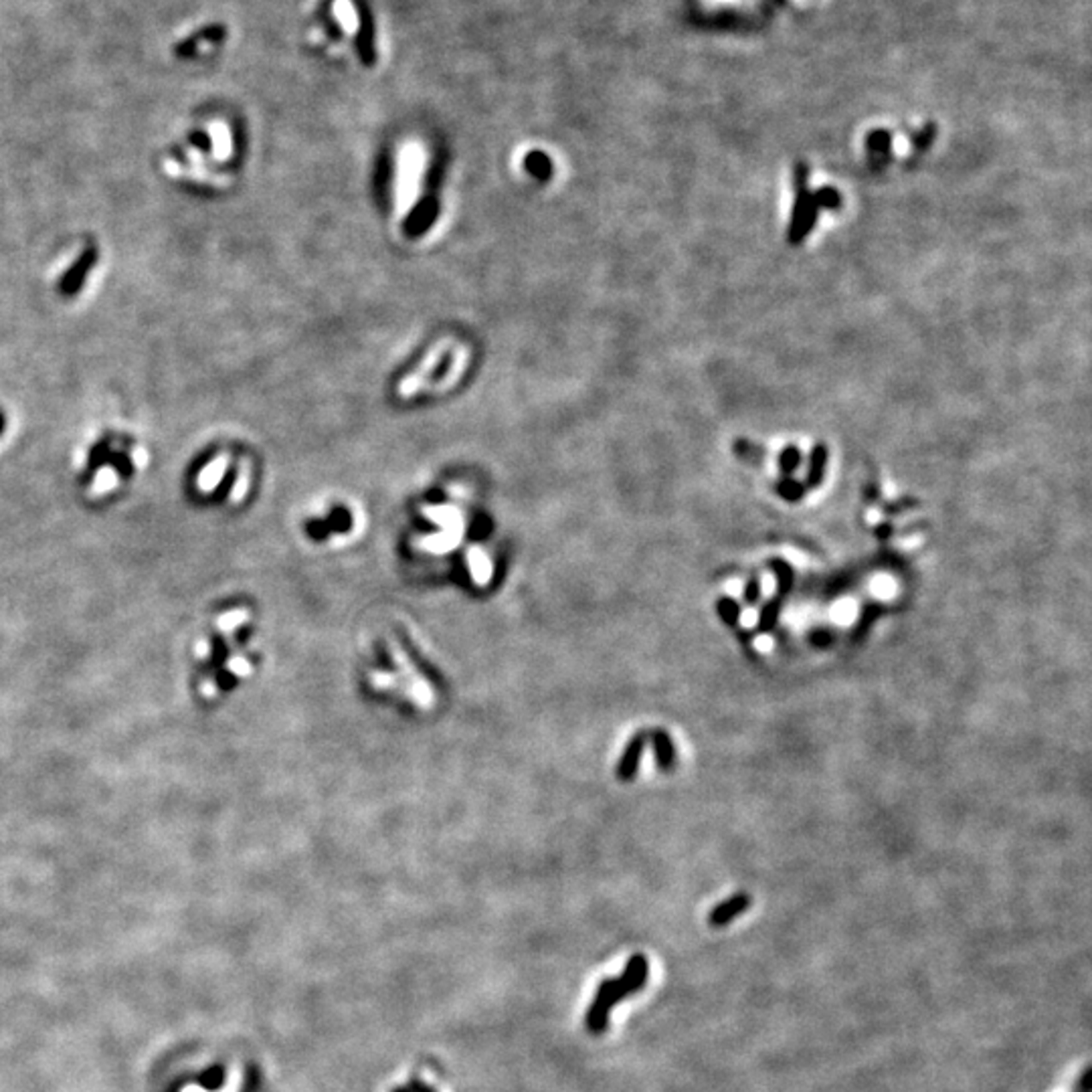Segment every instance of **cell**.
I'll list each match as a JSON object with an SVG mask.
<instances>
[{
	"label": "cell",
	"mask_w": 1092,
	"mask_h": 1092,
	"mask_svg": "<svg viewBox=\"0 0 1092 1092\" xmlns=\"http://www.w3.org/2000/svg\"><path fill=\"white\" fill-rule=\"evenodd\" d=\"M799 466V454L795 449H787L783 456H781V469L785 474H791L793 469Z\"/></svg>",
	"instance_id": "obj_21"
},
{
	"label": "cell",
	"mask_w": 1092,
	"mask_h": 1092,
	"mask_svg": "<svg viewBox=\"0 0 1092 1092\" xmlns=\"http://www.w3.org/2000/svg\"><path fill=\"white\" fill-rule=\"evenodd\" d=\"M803 492H805V488H803L799 482H795V480H785L783 484H779V494L787 502L801 500Z\"/></svg>",
	"instance_id": "obj_18"
},
{
	"label": "cell",
	"mask_w": 1092,
	"mask_h": 1092,
	"mask_svg": "<svg viewBox=\"0 0 1092 1092\" xmlns=\"http://www.w3.org/2000/svg\"><path fill=\"white\" fill-rule=\"evenodd\" d=\"M648 975V959L643 955H633L625 967L624 975H619L618 979H609V981L605 979L597 989V998L589 1007V1014H587V1028H589V1032L601 1034L609 1022L611 1007L619 1004L621 999H625L627 995L646 987Z\"/></svg>",
	"instance_id": "obj_1"
},
{
	"label": "cell",
	"mask_w": 1092,
	"mask_h": 1092,
	"mask_svg": "<svg viewBox=\"0 0 1092 1092\" xmlns=\"http://www.w3.org/2000/svg\"><path fill=\"white\" fill-rule=\"evenodd\" d=\"M824 468H825V451L819 447V449H816V454H813V462L811 466H809V474H807V484L811 486V488H817V486L822 484Z\"/></svg>",
	"instance_id": "obj_15"
},
{
	"label": "cell",
	"mask_w": 1092,
	"mask_h": 1092,
	"mask_svg": "<svg viewBox=\"0 0 1092 1092\" xmlns=\"http://www.w3.org/2000/svg\"><path fill=\"white\" fill-rule=\"evenodd\" d=\"M469 564H472V570H474L475 579H478L480 582L488 581L490 563H488V558H486V554L482 551H475V548H474V551L469 552Z\"/></svg>",
	"instance_id": "obj_16"
},
{
	"label": "cell",
	"mask_w": 1092,
	"mask_h": 1092,
	"mask_svg": "<svg viewBox=\"0 0 1092 1092\" xmlns=\"http://www.w3.org/2000/svg\"><path fill=\"white\" fill-rule=\"evenodd\" d=\"M427 516H431L435 522L447 526L449 530H454L456 524L460 522V514L451 510V508H431V510H427Z\"/></svg>",
	"instance_id": "obj_17"
},
{
	"label": "cell",
	"mask_w": 1092,
	"mask_h": 1092,
	"mask_svg": "<svg viewBox=\"0 0 1092 1092\" xmlns=\"http://www.w3.org/2000/svg\"><path fill=\"white\" fill-rule=\"evenodd\" d=\"M332 15L334 19L338 21V25L342 27V31L347 33L348 37H354L356 33L360 29V19L359 13H356V7L353 0H334L332 3Z\"/></svg>",
	"instance_id": "obj_8"
},
{
	"label": "cell",
	"mask_w": 1092,
	"mask_h": 1092,
	"mask_svg": "<svg viewBox=\"0 0 1092 1092\" xmlns=\"http://www.w3.org/2000/svg\"><path fill=\"white\" fill-rule=\"evenodd\" d=\"M98 247L95 245H87L79 253V257L73 262L63 275L59 280V293L65 298L75 296V293L81 292V287L86 286L87 275L92 274V269L98 263Z\"/></svg>",
	"instance_id": "obj_3"
},
{
	"label": "cell",
	"mask_w": 1092,
	"mask_h": 1092,
	"mask_svg": "<svg viewBox=\"0 0 1092 1092\" xmlns=\"http://www.w3.org/2000/svg\"><path fill=\"white\" fill-rule=\"evenodd\" d=\"M425 160V148L419 142H407L399 152L397 186H395V217L399 220H403L413 211L419 199Z\"/></svg>",
	"instance_id": "obj_2"
},
{
	"label": "cell",
	"mask_w": 1092,
	"mask_h": 1092,
	"mask_svg": "<svg viewBox=\"0 0 1092 1092\" xmlns=\"http://www.w3.org/2000/svg\"><path fill=\"white\" fill-rule=\"evenodd\" d=\"M229 667H231V670H235L233 674H239V676L249 674V664H247L245 660H241V658H237L235 661H231Z\"/></svg>",
	"instance_id": "obj_23"
},
{
	"label": "cell",
	"mask_w": 1092,
	"mask_h": 1092,
	"mask_svg": "<svg viewBox=\"0 0 1092 1092\" xmlns=\"http://www.w3.org/2000/svg\"><path fill=\"white\" fill-rule=\"evenodd\" d=\"M716 613H718V618L722 619V624L727 625V627H731V630H737V627L740 625V615H743V611H740V605L734 601L733 597H721V599H718V601H716Z\"/></svg>",
	"instance_id": "obj_11"
},
{
	"label": "cell",
	"mask_w": 1092,
	"mask_h": 1092,
	"mask_svg": "<svg viewBox=\"0 0 1092 1092\" xmlns=\"http://www.w3.org/2000/svg\"><path fill=\"white\" fill-rule=\"evenodd\" d=\"M245 618H247L245 611H229V613H225L223 618L219 619V627L220 630H233V627L239 625Z\"/></svg>",
	"instance_id": "obj_20"
},
{
	"label": "cell",
	"mask_w": 1092,
	"mask_h": 1092,
	"mask_svg": "<svg viewBox=\"0 0 1092 1092\" xmlns=\"http://www.w3.org/2000/svg\"><path fill=\"white\" fill-rule=\"evenodd\" d=\"M751 904H752V898L746 892L733 894V896H728L727 901L718 902L716 907L710 910L709 925L715 926V929L731 925L734 919H739L740 914H745L746 910L751 908Z\"/></svg>",
	"instance_id": "obj_5"
},
{
	"label": "cell",
	"mask_w": 1092,
	"mask_h": 1092,
	"mask_svg": "<svg viewBox=\"0 0 1092 1092\" xmlns=\"http://www.w3.org/2000/svg\"><path fill=\"white\" fill-rule=\"evenodd\" d=\"M190 144H192V146H196V148H199V150H205V152L211 150V140H208V136H207V134L195 132V134L190 136Z\"/></svg>",
	"instance_id": "obj_22"
},
{
	"label": "cell",
	"mask_w": 1092,
	"mask_h": 1092,
	"mask_svg": "<svg viewBox=\"0 0 1092 1092\" xmlns=\"http://www.w3.org/2000/svg\"><path fill=\"white\" fill-rule=\"evenodd\" d=\"M652 746H654L655 765H658L661 773H670L672 769L676 767V761H678L674 740H672V737L666 731L658 728V731L652 733Z\"/></svg>",
	"instance_id": "obj_7"
},
{
	"label": "cell",
	"mask_w": 1092,
	"mask_h": 1092,
	"mask_svg": "<svg viewBox=\"0 0 1092 1092\" xmlns=\"http://www.w3.org/2000/svg\"><path fill=\"white\" fill-rule=\"evenodd\" d=\"M466 365H468V350L463 348V347H460V348H457V353H456L454 366H451L449 372H447V377L443 378V383H441L437 389H439V390L449 389L451 384L460 381L462 375H463V371H466Z\"/></svg>",
	"instance_id": "obj_13"
},
{
	"label": "cell",
	"mask_w": 1092,
	"mask_h": 1092,
	"mask_svg": "<svg viewBox=\"0 0 1092 1092\" xmlns=\"http://www.w3.org/2000/svg\"><path fill=\"white\" fill-rule=\"evenodd\" d=\"M781 611H783V601H781V597L769 599V601L763 605L761 611H759L757 631H759V633H771L779 624Z\"/></svg>",
	"instance_id": "obj_10"
},
{
	"label": "cell",
	"mask_w": 1092,
	"mask_h": 1092,
	"mask_svg": "<svg viewBox=\"0 0 1092 1092\" xmlns=\"http://www.w3.org/2000/svg\"><path fill=\"white\" fill-rule=\"evenodd\" d=\"M107 454H110V443H107V441H98V443L94 445L92 454H89L87 468H86V472H83V484L92 482L94 475L98 474V469L106 466Z\"/></svg>",
	"instance_id": "obj_12"
},
{
	"label": "cell",
	"mask_w": 1092,
	"mask_h": 1092,
	"mask_svg": "<svg viewBox=\"0 0 1092 1092\" xmlns=\"http://www.w3.org/2000/svg\"><path fill=\"white\" fill-rule=\"evenodd\" d=\"M643 751H646V734L639 733L631 739V743L625 746L624 757L618 765V777L624 781H631L637 775L639 763H642Z\"/></svg>",
	"instance_id": "obj_6"
},
{
	"label": "cell",
	"mask_w": 1092,
	"mask_h": 1092,
	"mask_svg": "<svg viewBox=\"0 0 1092 1092\" xmlns=\"http://www.w3.org/2000/svg\"><path fill=\"white\" fill-rule=\"evenodd\" d=\"M106 466L114 468L120 478H130V475L134 474V463L132 460H130V456L124 454V451H110V454H107Z\"/></svg>",
	"instance_id": "obj_14"
},
{
	"label": "cell",
	"mask_w": 1092,
	"mask_h": 1092,
	"mask_svg": "<svg viewBox=\"0 0 1092 1092\" xmlns=\"http://www.w3.org/2000/svg\"><path fill=\"white\" fill-rule=\"evenodd\" d=\"M743 599H745L746 605H757V603L761 601V579L757 575L751 576V579L746 581L745 591H743Z\"/></svg>",
	"instance_id": "obj_19"
},
{
	"label": "cell",
	"mask_w": 1092,
	"mask_h": 1092,
	"mask_svg": "<svg viewBox=\"0 0 1092 1092\" xmlns=\"http://www.w3.org/2000/svg\"><path fill=\"white\" fill-rule=\"evenodd\" d=\"M4 429H7V417H4V413L0 411V435L4 433Z\"/></svg>",
	"instance_id": "obj_24"
},
{
	"label": "cell",
	"mask_w": 1092,
	"mask_h": 1092,
	"mask_svg": "<svg viewBox=\"0 0 1092 1092\" xmlns=\"http://www.w3.org/2000/svg\"><path fill=\"white\" fill-rule=\"evenodd\" d=\"M795 3H801V0H795Z\"/></svg>",
	"instance_id": "obj_25"
},
{
	"label": "cell",
	"mask_w": 1092,
	"mask_h": 1092,
	"mask_svg": "<svg viewBox=\"0 0 1092 1092\" xmlns=\"http://www.w3.org/2000/svg\"><path fill=\"white\" fill-rule=\"evenodd\" d=\"M447 347H449V341H441V342L435 344V347L425 354V359H423L421 366H419L415 372H411V375H407L403 381H401V384H399V395H401V397L409 399V397H413V395H417L423 387H425L427 381H429V377H431V372L437 369V365L441 362V359L445 356Z\"/></svg>",
	"instance_id": "obj_4"
},
{
	"label": "cell",
	"mask_w": 1092,
	"mask_h": 1092,
	"mask_svg": "<svg viewBox=\"0 0 1092 1092\" xmlns=\"http://www.w3.org/2000/svg\"><path fill=\"white\" fill-rule=\"evenodd\" d=\"M769 569L773 570L775 582H777V597H787L795 587V570L785 558L775 557L769 561Z\"/></svg>",
	"instance_id": "obj_9"
}]
</instances>
